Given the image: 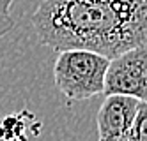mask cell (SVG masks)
Returning a JSON list of instances; mask_svg holds the SVG:
<instances>
[{
	"mask_svg": "<svg viewBox=\"0 0 147 141\" xmlns=\"http://www.w3.org/2000/svg\"><path fill=\"white\" fill-rule=\"evenodd\" d=\"M128 141H147V102H140Z\"/></svg>",
	"mask_w": 147,
	"mask_h": 141,
	"instance_id": "8992f818",
	"label": "cell"
},
{
	"mask_svg": "<svg viewBox=\"0 0 147 141\" xmlns=\"http://www.w3.org/2000/svg\"><path fill=\"white\" fill-rule=\"evenodd\" d=\"M103 94L147 102V46H136L110 58Z\"/></svg>",
	"mask_w": 147,
	"mask_h": 141,
	"instance_id": "3957f363",
	"label": "cell"
},
{
	"mask_svg": "<svg viewBox=\"0 0 147 141\" xmlns=\"http://www.w3.org/2000/svg\"><path fill=\"white\" fill-rule=\"evenodd\" d=\"M110 58L90 49L59 51L53 65L55 86L69 101H87L103 94Z\"/></svg>",
	"mask_w": 147,
	"mask_h": 141,
	"instance_id": "7a4b0ae2",
	"label": "cell"
},
{
	"mask_svg": "<svg viewBox=\"0 0 147 141\" xmlns=\"http://www.w3.org/2000/svg\"><path fill=\"white\" fill-rule=\"evenodd\" d=\"M13 2L14 0H0V37L14 27V18L11 16Z\"/></svg>",
	"mask_w": 147,
	"mask_h": 141,
	"instance_id": "52a82bcc",
	"label": "cell"
},
{
	"mask_svg": "<svg viewBox=\"0 0 147 141\" xmlns=\"http://www.w3.org/2000/svg\"><path fill=\"white\" fill-rule=\"evenodd\" d=\"M138 101L126 95H107L96 115L98 141H128Z\"/></svg>",
	"mask_w": 147,
	"mask_h": 141,
	"instance_id": "277c9868",
	"label": "cell"
},
{
	"mask_svg": "<svg viewBox=\"0 0 147 141\" xmlns=\"http://www.w3.org/2000/svg\"><path fill=\"white\" fill-rule=\"evenodd\" d=\"M27 111L9 115L0 122V141H27Z\"/></svg>",
	"mask_w": 147,
	"mask_h": 141,
	"instance_id": "5b68a950",
	"label": "cell"
},
{
	"mask_svg": "<svg viewBox=\"0 0 147 141\" xmlns=\"http://www.w3.org/2000/svg\"><path fill=\"white\" fill-rule=\"evenodd\" d=\"M32 25L41 44L55 51L90 49L113 58L147 46V0H45Z\"/></svg>",
	"mask_w": 147,
	"mask_h": 141,
	"instance_id": "6da1fadb",
	"label": "cell"
}]
</instances>
